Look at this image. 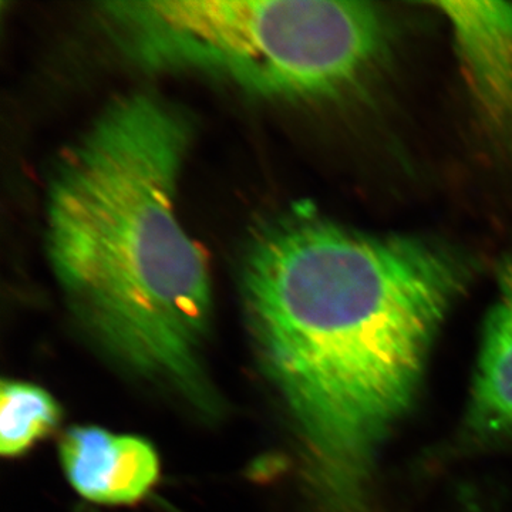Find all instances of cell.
Instances as JSON below:
<instances>
[{
	"instance_id": "5b68a950",
	"label": "cell",
	"mask_w": 512,
	"mask_h": 512,
	"mask_svg": "<svg viewBox=\"0 0 512 512\" xmlns=\"http://www.w3.org/2000/svg\"><path fill=\"white\" fill-rule=\"evenodd\" d=\"M446 16L478 100L494 120L512 124V3H431Z\"/></svg>"
},
{
	"instance_id": "277c9868",
	"label": "cell",
	"mask_w": 512,
	"mask_h": 512,
	"mask_svg": "<svg viewBox=\"0 0 512 512\" xmlns=\"http://www.w3.org/2000/svg\"><path fill=\"white\" fill-rule=\"evenodd\" d=\"M60 463L67 480L84 500L128 505L143 500L160 476L153 444L131 434L97 426H74L63 434Z\"/></svg>"
},
{
	"instance_id": "7a4b0ae2",
	"label": "cell",
	"mask_w": 512,
	"mask_h": 512,
	"mask_svg": "<svg viewBox=\"0 0 512 512\" xmlns=\"http://www.w3.org/2000/svg\"><path fill=\"white\" fill-rule=\"evenodd\" d=\"M194 124L151 93L110 103L63 151L46 191V254L84 329L128 372L211 412L202 369L210 265L178 220Z\"/></svg>"
},
{
	"instance_id": "3957f363",
	"label": "cell",
	"mask_w": 512,
	"mask_h": 512,
	"mask_svg": "<svg viewBox=\"0 0 512 512\" xmlns=\"http://www.w3.org/2000/svg\"><path fill=\"white\" fill-rule=\"evenodd\" d=\"M100 15L140 66L207 74L275 100L355 92L392 37L386 15L363 2L137 0L103 3Z\"/></svg>"
},
{
	"instance_id": "52a82bcc",
	"label": "cell",
	"mask_w": 512,
	"mask_h": 512,
	"mask_svg": "<svg viewBox=\"0 0 512 512\" xmlns=\"http://www.w3.org/2000/svg\"><path fill=\"white\" fill-rule=\"evenodd\" d=\"M60 404L43 387L22 380L0 384V453L20 457L55 433L62 421Z\"/></svg>"
},
{
	"instance_id": "8992f818",
	"label": "cell",
	"mask_w": 512,
	"mask_h": 512,
	"mask_svg": "<svg viewBox=\"0 0 512 512\" xmlns=\"http://www.w3.org/2000/svg\"><path fill=\"white\" fill-rule=\"evenodd\" d=\"M468 420L481 436L512 437V255L501 266L485 322Z\"/></svg>"
},
{
	"instance_id": "6da1fadb",
	"label": "cell",
	"mask_w": 512,
	"mask_h": 512,
	"mask_svg": "<svg viewBox=\"0 0 512 512\" xmlns=\"http://www.w3.org/2000/svg\"><path fill=\"white\" fill-rule=\"evenodd\" d=\"M467 269L424 239L296 204L254 229L241 295L266 375L323 473L350 490L413 402Z\"/></svg>"
}]
</instances>
